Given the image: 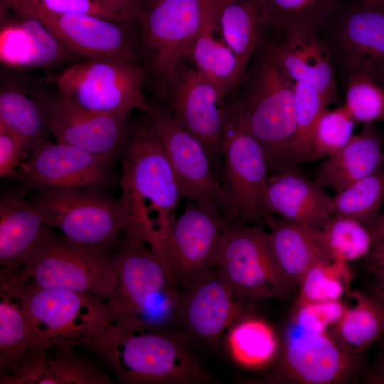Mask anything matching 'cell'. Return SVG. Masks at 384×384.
Instances as JSON below:
<instances>
[{
	"label": "cell",
	"mask_w": 384,
	"mask_h": 384,
	"mask_svg": "<svg viewBox=\"0 0 384 384\" xmlns=\"http://www.w3.org/2000/svg\"><path fill=\"white\" fill-rule=\"evenodd\" d=\"M47 9L62 14H85L119 22H128L92 0H33Z\"/></svg>",
	"instance_id": "cell-43"
},
{
	"label": "cell",
	"mask_w": 384,
	"mask_h": 384,
	"mask_svg": "<svg viewBox=\"0 0 384 384\" xmlns=\"http://www.w3.org/2000/svg\"><path fill=\"white\" fill-rule=\"evenodd\" d=\"M368 5L384 8V0H359Z\"/></svg>",
	"instance_id": "cell-49"
},
{
	"label": "cell",
	"mask_w": 384,
	"mask_h": 384,
	"mask_svg": "<svg viewBox=\"0 0 384 384\" xmlns=\"http://www.w3.org/2000/svg\"><path fill=\"white\" fill-rule=\"evenodd\" d=\"M113 11L125 21L135 23L137 21L139 10V0H92Z\"/></svg>",
	"instance_id": "cell-44"
},
{
	"label": "cell",
	"mask_w": 384,
	"mask_h": 384,
	"mask_svg": "<svg viewBox=\"0 0 384 384\" xmlns=\"http://www.w3.org/2000/svg\"><path fill=\"white\" fill-rule=\"evenodd\" d=\"M329 102L311 86L295 83L296 134L292 157L298 165L306 162L315 125Z\"/></svg>",
	"instance_id": "cell-40"
},
{
	"label": "cell",
	"mask_w": 384,
	"mask_h": 384,
	"mask_svg": "<svg viewBox=\"0 0 384 384\" xmlns=\"http://www.w3.org/2000/svg\"><path fill=\"white\" fill-rule=\"evenodd\" d=\"M32 203L66 242L85 251L110 255L127 230L120 198H112L103 189L43 190Z\"/></svg>",
	"instance_id": "cell-8"
},
{
	"label": "cell",
	"mask_w": 384,
	"mask_h": 384,
	"mask_svg": "<svg viewBox=\"0 0 384 384\" xmlns=\"http://www.w3.org/2000/svg\"><path fill=\"white\" fill-rule=\"evenodd\" d=\"M28 154L21 139L0 125V178H12Z\"/></svg>",
	"instance_id": "cell-42"
},
{
	"label": "cell",
	"mask_w": 384,
	"mask_h": 384,
	"mask_svg": "<svg viewBox=\"0 0 384 384\" xmlns=\"http://www.w3.org/2000/svg\"><path fill=\"white\" fill-rule=\"evenodd\" d=\"M367 381L373 384H384V349L380 353L373 369L367 374Z\"/></svg>",
	"instance_id": "cell-47"
},
{
	"label": "cell",
	"mask_w": 384,
	"mask_h": 384,
	"mask_svg": "<svg viewBox=\"0 0 384 384\" xmlns=\"http://www.w3.org/2000/svg\"><path fill=\"white\" fill-rule=\"evenodd\" d=\"M272 34L291 28L318 31L334 14L341 0H264Z\"/></svg>",
	"instance_id": "cell-36"
},
{
	"label": "cell",
	"mask_w": 384,
	"mask_h": 384,
	"mask_svg": "<svg viewBox=\"0 0 384 384\" xmlns=\"http://www.w3.org/2000/svg\"><path fill=\"white\" fill-rule=\"evenodd\" d=\"M267 46L295 83L308 85L330 105L338 97L332 53L318 31L291 28L272 34Z\"/></svg>",
	"instance_id": "cell-21"
},
{
	"label": "cell",
	"mask_w": 384,
	"mask_h": 384,
	"mask_svg": "<svg viewBox=\"0 0 384 384\" xmlns=\"http://www.w3.org/2000/svg\"><path fill=\"white\" fill-rule=\"evenodd\" d=\"M370 289L369 294L380 303L384 309V283L375 279Z\"/></svg>",
	"instance_id": "cell-48"
},
{
	"label": "cell",
	"mask_w": 384,
	"mask_h": 384,
	"mask_svg": "<svg viewBox=\"0 0 384 384\" xmlns=\"http://www.w3.org/2000/svg\"><path fill=\"white\" fill-rule=\"evenodd\" d=\"M47 366L56 384H114L110 375L73 346H56L47 351Z\"/></svg>",
	"instance_id": "cell-37"
},
{
	"label": "cell",
	"mask_w": 384,
	"mask_h": 384,
	"mask_svg": "<svg viewBox=\"0 0 384 384\" xmlns=\"http://www.w3.org/2000/svg\"><path fill=\"white\" fill-rule=\"evenodd\" d=\"M321 240L329 257L348 262L366 257L373 240L368 226L345 216L332 215L320 230Z\"/></svg>",
	"instance_id": "cell-34"
},
{
	"label": "cell",
	"mask_w": 384,
	"mask_h": 384,
	"mask_svg": "<svg viewBox=\"0 0 384 384\" xmlns=\"http://www.w3.org/2000/svg\"><path fill=\"white\" fill-rule=\"evenodd\" d=\"M146 114L163 144L183 198L210 203L237 221L236 203L221 184L203 144L163 104L149 100Z\"/></svg>",
	"instance_id": "cell-12"
},
{
	"label": "cell",
	"mask_w": 384,
	"mask_h": 384,
	"mask_svg": "<svg viewBox=\"0 0 384 384\" xmlns=\"http://www.w3.org/2000/svg\"><path fill=\"white\" fill-rule=\"evenodd\" d=\"M331 200L314 181L288 171L270 176L262 208L286 220L321 228L332 216Z\"/></svg>",
	"instance_id": "cell-24"
},
{
	"label": "cell",
	"mask_w": 384,
	"mask_h": 384,
	"mask_svg": "<svg viewBox=\"0 0 384 384\" xmlns=\"http://www.w3.org/2000/svg\"><path fill=\"white\" fill-rule=\"evenodd\" d=\"M164 105L208 151L220 180L225 112L215 88L187 62H181L167 80Z\"/></svg>",
	"instance_id": "cell-17"
},
{
	"label": "cell",
	"mask_w": 384,
	"mask_h": 384,
	"mask_svg": "<svg viewBox=\"0 0 384 384\" xmlns=\"http://www.w3.org/2000/svg\"><path fill=\"white\" fill-rule=\"evenodd\" d=\"M41 210L19 192L5 193L0 199V274L23 267L50 234Z\"/></svg>",
	"instance_id": "cell-23"
},
{
	"label": "cell",
	"mask_w": 384,
	"mask_h": 384,
	"mask_svg": "<svg viewBox=\"0 0 384 384\" xmlns=\"http://www.w3.org/2000/svg\"><path fill=\"white\" fill-rule=\"evenodd\" d=\"M351 281L348 262L332 260L319 262L302 279L295 305L340 300L351 290Z\"/></svg>",
	"instance_id": "cell-35"
},
{
	"label": "cell",
	"mask_w": 384,
	"mask_h": 384,
	"mask_svg": "<svg viewBox=\"0 0 384 384\" xmlns=\"http://www.w3.org/2000/svg\"><path fill=\"white\" fill-rule=\"evenodd\" d=\"M215 18L196 37L183 61L215 88L223 106L228 95L238 90L246 70L223 41L215 36Z\"/></svg>",
	"instance_id": "cell-30"
},
{
	"label": "cell",
	"mask_w": 384,
	"mask_h": 384,
	"mask_svg": "<svg viewBox=\"0 0 384 384\" xmlns=\"http://www.w3.org/2000/svg\"><path fill=\"white\" fill-rule=\"evenodd\" d=\"M0 278L20 290L33 338L46 351L56 346L86 347L111 321L107 302L94 294Z\"/></svg>",
	"instance_id": "cell-7"
},
{
	"label": "cell",
	"mask_w": 384,
	"mask_h": 384,
	"mask_svg": "<svg viewBox=\"0 0 384 384\" xmlns=\"http://www.w3.org/2000/svg\"><path fill=\"white\" fill-rule=\"evenodd\" d=\"M32 336L18 288L0 278V383L56 384Z\"/></svg>",
	"instance_id": "cell-20"
},
{
	"label": "cell",
	"mask_w": 384,
	"mask_h": 384,
	"mask_svg": "<svg viewBox=\"0 0 384 384\" xmlns=\"http://www.w3.org/2000/svg\"><path fill=\"white\" fill-rule=\"evenodd\" d=\"M368 228L372 237L373 245L384 242V210Z\"/></svg>",
	"instance_id": "cell-46"
},
{
	"label": "cell",
	"mask_w": 384,
	"mask_h": 384,
	"mask_svg": "<svg viewBox=\"0 0 384 384\" xmlns=\"http://www.w3.org/2000/svg\"><path fill=\"white\" fill-rule=\"evenodd\" d=\"M214 267L246 303L278 298L290 289L277 265L268 233L257 224L233 221L220 243Z\"/></svg>",
	"instance_id": "cell-11"
},
{
	"label": "cell",
	"mask_w": 384,
	"mask_h": 384,
	"mask_svg": "<svg viewBox=\"0 0 384 384\" xmlns=\"http://www.w3.org/2000/svg\"><path fill=\"white\" fill-rule=\"evenodd\" d=\"M110 257L116 274L106 301L111 321L177 327L181 291L152 247L125 235Z\"/></svg>",
	"instance_id": "cell-4"
},
{
	"label": "cell",
	"mask_w": 384,
	"mask_h": 384,
	"mask_svg": "<svg viewBox=\"0 0 384 384\" xmlns=\"http://www.w3.org/2000/svg\"><path fill=\"white\" fill-rule=\"evenodd\" d=\"M55 93L67 105L89 112L146 114L149 100L143 92L147 82L142 65L122 58L86 59L53 75Z\"/></svg>",
	"instance_id": "cell-6"
},
{
	"label": "cell",
	"mask_w": 384,
	"mask_h": 384,
	"mask_svg": "<svg viewBox=\"0 0 384 384\" xmlns=\"http://www.w3.org/2000/svg\"><path fill=\"white\" fill-rule=\"evenodd\" d=\"M120 201L131 235L156 254L174 223L183 198L172 166L151 122L146 117L132 129L123 151Z\"/></svg>",
	"instance_id": "cell-2"
},
{
	"label": "cell",
	"mask_w": 384,
	"mask_h": 384,
	"mask_svg": "<svg viewBox=\"0 0 384 384\" xmlns=\"http://www.w3.org/2000/svg\"><path fill=\"white\" fill-rule=\"evenodd\" d=\"M142 66L161 100L166 82L196 37L215 18L222 0H139Z\"/></svg>",
	"instance_id": "cell-5"
},
{
	"label": "cell",
	"mask_w": 384,
	"mask_h": 384,
	"mask_svg": "<svg viewBox=\"0 0 384 384\" xmlns=\"http://www.w3.org/2000/svg\"><path fill=\"white\" fill-rule=\"evenodd\" d=\"M287 331L277 359V379L305 384H336L360 369L357 354L343 347L326 332Z\"/></svg>",
	"instance_id": "cell-19"
},
{
	"label": "cell",
	"mask_w": 384,
	"mask_h": 384,
	"mask_svg": "<svg viewBox=\"0 0 384 384\" xmlns=\"http://www.w3.org/2000/svg\"><path fill=\"white\" fill-rule=\"evenodd\" d=\"M262 223L270 229L269 240L279 270L291 289L314 264L331 260L323 246L321 228L286 220L265 212Z\"/></svg>",
	"instance_id": "cell-25"
},
{
	"label": "cell",
	"mask_w": 384,
	"mask_h": 384,
	"mask_svg": "<svg viewBox=\"0 0 384 384\" xmlns=\"http://www.w3.org/2000/svg\"><path fill=\"white\" fill-rule=\"evenodd\" d=\"M128 114L92 113L73 107L53 95L49 131L55 142L115 159L129 141Z\"/></svg>",
	"instance_id": "cell-22"
},
{
	"label": "cell",
	"mask_w": 384,
	"mask_h": 384,
	"mask_svg": "<svg viewBox=\"0 0 384 384\" xmlns=\"http://www.w3.org/2000/svg\"><path fill=\"white\" fill-rule=\"evenodd\" d=\"M22 20L1 30V60L14 68H48L65 62V47L40 21L21 16Z\"/></svg>",
	"instance_id": "cell-28"
},
{
	"label": "cell",
	"mask_w": 384,
	"mask_h": 384,
	"mask_svg": "<svg viewBox=\"0 0 384 384\" xmlns=\"http://www.w3.org/2000/svg\"><path fill=\"white\" fill-rule=\"evenodd\" d=\"M223 338L230 359L245 369L266 368L276 361L280 353L278 336L272 326L250 312L235 321Z\"/></svg>",
	"instance_id": "cell-31"
},
{
	"label": "cell",
	"mask_w": 384,
	"mask_h": 384,
	"mask_svg": "<svg viewBox=\"0 0 384 384\" xmlns=\"http://www.w3.org/2000/svg\"><path fill=\"white\" fill-rule=\"evenodd\" d=\"M0 277L43 288L90 293L105 301L116 284L110 255L79 249L51 234L23 267Z\"/></svg>",
	"instance_id": "cell-10"
},
{
	"label": "cell",
	"mask_w": 384,
	"mask_h": 384,
	"mask_svg": "<svg viewBox=\"0 0 384 384\" xmlns=\"http://www.w3.org/2000/svg\"><path fill=\"white\" fill-rule=\"evenodd\" d=\"M215 31L243 68L267 43L272 34L264 0H222L215 16Z\"/></svg>",
	"instance_id": "cell-26"
},
{
	"label": "cell",
	"mask_w": 384,
	"mask_h": 384,
	"mask_svg": "<svg viewBox=\"0 0 384 384\" xmlns=\"http://www.w3.org/2000/svg\"><path fill=\"white\" fill-rule=\"evenodd\" d=\"M223 107V187L236 203L237 221L257 224L262 222V203L270 178L266 156L233 104L230 102Z\"/></svg>",
	"instance_id": "cell-16"
},
{
	"label": "cell",
	"mask_w": 384,
	"mask_h": 384,
	"mask_svg": "<svg viewBox=\"0 0 384 384\" xmlns=\"http://www.w3.org/2000/svg\"><path fill=\"white\" fill-rule=\"evenodd\" d=\"M53 95L29 91L16 84L0 90V125L16 134L29 153L48 142Z\"/></svg>",
	"instance_id": "cell-29"
},
{
	"label": "cell",
	"mask_w": 384,
	"mask_h": 384,
	"mask_svg": "<svg viewBox=\"0 0 384 384\" xmlns=\"http://www.w3.org/2000/svg\"><path fill=\"white\" fill-rule=\"evenodd\" d=\"M318 32L345 75H366L384 86V8L341 0Z\"/></svg>",
	"instance_id": "cell-13"
},
{
	"label": "cell",
	"mask_w": 384,
	"mask_h": 384,
	"mask_svg": "<svg viewBox=\"0 0 384 384\" xmlns=\"http://www.w3.org/2000/svg\"><path fill=\"white\" fill-rule=\"evenodd\" d=\"M4 7L40 21L70 54L85 59L116 57L137 63L141 57L139 31L119 22L85 14L50 11L33 0H3Z\"/></svg>",
	"instance_id": "cell-9"
},
{
	"label": "cell",
	"mask_w": 384,
	"mask_h": 384,
	"mask_svg": "<svg viewBox=\"0 0 384 384\" xmlns=\"http://www.w3.org/2000/svg\"><path fill=\"white\" fill-rule=\"evenodd\" d=\"M114 159L71 145L45 142L29 152L12 179L20 182L19 193L50 189H104L117 183Z\"/></svg>",
	"instance_id": "cell-15"
},
{
	"label": "cell",
	"mask_w": 384,
	"mask_h": 384,
	"mask_svg": "<svg viewBox=\"0 0 384 384\" xmlns=\"http://www.w3.org/2000/svg\"><path fill=\"white\" fill-rule=\"evenodd\" d=\"M233 222L210 203L188 201L156 252L174 282L181 287L214 267L220 243Z\"/></svg>",
	"instance_id": "cell-14"
},
{
	"label": "cell",
	"mask_w": 384,
	"mask_h": 384,
	"mask_svg": "<svg viewBox=\"0 0 384 384\" xmlns=\"http://www.w3.org/2000/svg\"><path fill=\"white\" fill-rule=\"evenodd\" d=\"M346 76L345 104L355 122L363 125L384 123V86L361 73Z\"/></svg>",
	"instance_id": "cell-38"
},
{
	"label": "cell",
	"mask_w": 384,
	"mask_h": 384,
	"mask_svg": "<svg viewBox=\"0 0 384 384\" xmlns=\"http://www.w3.org/2000/svg\"><path fill=\"white\" fill-rule=\"evenodd\" d=\"M238 88L231 103L262 146L270 176L299 172L292 157L295 82L275 60L267 43L249 63Z\"/></svg>",
	"instance_id": "cell-3"
},
{
	"label": "cell",
	"mask_w": 384,
	"mask_h": 384,
	"mask_svg": "<svg viewBox=\"0 0 384 384\" xmlns=\"http://www.w3.org/2000/svg\"><path fill=\"white\" fill-rule=\"evenodd\" d=\"M181 288L177 327L192 343H216L235 321L250 312L215 267Z\"/></svg>",
	"instance_id": "cell-18"
},
{
	"label": "cell",
	"mask_w": 384,
	"mask_h": 384,
	"mask_svg": "<svg viewBox=\"0 0 384 384\" xmlns=\"http://www.w3.org/2000/svg\"><path fill=\"white\" fill-rule=\"evenodd\" d=\"M124 384H204L213 377L183 331L110 321L86 346Z\"/></svg>",
	"instance_id": "cell-1"
},
{
	"label": "cell",
	"mask_w": 384,
	"mask_h": 384,
	"mask_svg": "<svg viewBox=\"0 0 384 384\" xmlns=\"http://www.w3.org/2000/svg\"><path fill=\"white\" fill-rule=\"evenodd\" d=\"M383 139L373 124L363 125L342 149L324 159L315 171L314 181L336 193L384 166Z\"/></svg>",
	"instance_id": "cell-27"
},
{
	"label": "cell",
	"mask_w": 384,
	"mask_h": 384,
	"mask_svg": "<svg viewBox=\"0 0 384 384\" xmlns=\"http://www.w3.org/2000/svg\"><path fill=\"white\" fill-rule=\"evenodd\" d=\"M384 203V168L364 177L331 198L330 212L368 226L380 214Z\"/></svg>",
	"instance_id": "cell-33"
},
{
	"label": "cell",
	"mask_w": 384,
	"mask_h": 384,
	"mask_svg": "<svg viewBox=\"0 0 384 384\" xmlns=\"http://www.w3.org/2000/svg\"><path fill=\"white\" fill-rule=\"evenodd\" d=\"M355 123L343 106L326 109L315 125L306 162L325 159L342 149L354 135Z\"/></svg>",
	"instance_id": "cell-39"
},
{
	"label": "cell",
	"mask_w": 384,
	"mask_h": 384,
	"mask_svg": "<svg viewBox=\"0 0 384 384\" xmlns=\"http://www.w3.org/2000/svg\"><path fill=\"white\" fill-rule=\"evenodd\" d=\"M344 308L341 300L295 305L290 322L304 331L326 333L329 326H334L341 319Z\"/></svg>",
	"instance_id": "cell-41"
},
{
	"label": "cell",
	"mask_w": 384,
	"mask_h": 384,
	"mask_svg": "<svg viewBox=\"0 0 384 384\" xmlns=\"http://www.w3.org/2000/svg\"><path fill=\"white\" fill-rule=\"evenodd\" d=\"M352 306H346L334 324L333 337L346 349L359 353L378 341L384 334V309L369 293L348 291Z\"/></svg>",
	"instance_id": "cell-32"
},
{
	"label": "cell",
	"mask_w": 384,
	"mask_h": 384,
	"mask_svg": "<svg viewBox=\"0 0 384 384\" xmlns=\"http://www.w3.org/2000/svg\"><path fill=\"white\" fill-rule=\"evenodd\" d=\"M366 258L375 279L384 283V242L373 244Z\"/></svg>",
	"instance_id": "cell-45"
}]
</instances>
